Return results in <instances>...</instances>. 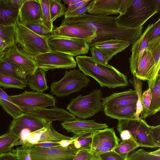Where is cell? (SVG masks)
Segmentation results:
<instances>
[{
	"label": "cell",
	"mask_w": 160,
	"mask_h": 160,
	"mask_svg": "<svg viewBox=\"0 0 160 160\" xmlns=\"http://www.w3.org/2000/svg\"><path fill=\"white\" fill-rule=\"evenodd\" d=\"M75 25L85 26L95 32L97 37L92 43L119 39L132 44L142 33L143 27L133 28L124 26L118 22L115 17L96 15L88 13L77 17L64 18L60 25Z\"/></svg>",
	"instance_id": "obj_1"
},
{
	"label": "cell",
	"mask_w": 160,
	"mask_h": 160,
	"mask_svg": "<svg viewBox=\"0 0 160 160\" xmlns=\"http://www.w3.org/2000/svg\"><path fill=\"white\" fill-rule=\"evenodd\" d=\"M76 58L80 71L95 79L102 87L115 88L128 86V77L112 66L97 62L92 57L85 55Z\"/></svg>",
	"instance_id": "obj_2"
},
{
	"label": "cell",
	"mask_w": 160,
	"mask_h": 160,
	"mask_svg": "<svg viewBox=\"0 0 160 160\" xmlns=\"http://www.w3.org/2000/svg\"><path fill=\"white\" fill-rule=\"evenodd\" d=\"M122 140L132 139L139 147L157 148L155 142L160 139V125H148L146 120L140 118L118 120L117 127Z\"/></svg>",
	"instance_id": "obj_3"
},
{
	"label": "cell",
	"mask_w": 160,
	"mask_h": 160,
	"mask_svg": "<svg viewBox=\"0 0 160 160\" xmlns=\"http://www.w3.org/2000/svg\"><path fill=\"white\" fill-rule=\"evenodd\" d=\"M159 12L155 0H129L125 11L116 19L124 26L138 28Z\"/></svg>",
	"instance_id": "obj_4"
},
{
	"label": "cell",
	"mask_w": 160,
	"mask_h": 160,
	"mask_svg": "<svg viewBox=\"0 0 160 160\" xmlns=\"http://www.w3.org/2000/svg\"><path fill=\"white\" fill-rule=\"evenodd\" d=\"M15 43L31 57L51 51L48 39L20 23L18 19L14 25Z\"/></svg>",
	"instance_id": "obj_5"
},
{
	"label": "cell",
	"mask_w": 160,
	"mask_h": 160,
	"mask_svg": "<svg viewBox=\"0 0 160 160\" xmlns=\"http://www.w3.org/2000/svg\"><path fill=\"white\" fill-rule=\"evenodd\" d=\"M102 96L101 89L94 90L86 95H80L71 100L67 109L78 118H90L103 110Z\"/></svg>",
	"instance_id": "obj_6"
},
{
	"label": "cell",
	"mask_w": 160,
	"mask_h": 160,
	"mask_svg": "<svg viewBox=\"0 0 160 160\" xmlns=\"http://www.w3.org/2000/svg\"><path fill=\"white\" fill-rule=\"evenodd\" d=\"M90 81L88 78L81 73L79 70L66 71L60 80L54 81L51 83V92L60 97L67 96L79 92L87 86Z\"/></svg>",
	"instance_id": "obj_7"
},
{
	"label": "cell",
	"mask_w": 160,
	"mask_h": 160,
	"mask_svg": "<svg viewBox=\"0 0 160 160\" xmlns=\"http://www.w3.org/2000/svg\"><path fill=\"white\" fill-rule=\"evenodd\" d=\"M33 58L38 68L46 72L56 69L73 68L77 65L73 56L52 51L41 54Z\"/></svg>",
	"instance_id": "obj_8"
},
{
	"label": "cell",
	"mask_w": 160,
	"mask_h": 160,
	"mask_svg": "<svg viewBox=\"0 0 160 160\" xmlns=\"http://www.w3.org/2000/svg\"><path fill=\"white\" fill-rule=\"evenodd\" d=\"M10 96L15 104L28 108H45L55 106L57 102L52 95L36 91L25 90L21 94Z\"/></svg>",
	"instance_id": "obj_9"
},
{
	"label": "cell",
	"mask_w": 160,
	"mask_h": 160,
	"mask_svg": "<svg viewBox=\"0 0 160 160\" xmlns=\"http://www.w3.org/2000/svg\"><path fill=\"white\" fill-rule=\"evenodd\" d=\"M51 51L59 52L73 57L87 53L89 44L80 39L68 38L53 37L48 40Z\"/></svg>",
	"instance_id": "obj_10"
},
{
	"label": "cell",
	"mask_w": 160,
	"mask_h": 160,
	"mask_svg": "<svg viewBox=\"0 0 160 160\" xmlns=\"http://www.w3.org/2000/svg\"><path fill=\"white\" fill-rule=\"evenodd\" d=\"M78 150L71 144L50 148L31 147L32 160H73Z\"/></svg>",
	"instance_id": "obj_11"
},
{
	"label": "cell",
	"mask_w": 160,
	"mask_h": 160,
	"mask_svg": "<svg viewBox=\"0 0 160 160\" xmlns=\"http://www.w3.org/2000/svg\"><path fill=\"white\" fill-rule=\"evenodd\" d=\"M8 58L26 77L33 74L38 68L34 59L15 43L5 51Z\"/></svg>",
	"instance_id": "obj_12"
},
{
	"label": "cell",
	"mask_w": 160,
	"mask_h": 160,
	"mask_svg": "<svg viewBox=\"0 0 160 160\" xmlns=\"http://www.w3.org/2000/svg\"><path fill=\"white\" fill-rule=\"evenodd\" d=\"M160 63L156 62L151 52L146 49L133 76L141 80L147 81L148 88H151L160 74Z\"/></svg>",
	"instance_id": "obj_13"
},
{
	"label": "cell",
	"mask_w": 160,
	"mask_h": 160,
	"mask_svg": "<svg viewBox=\"0 0 160 160\" xmlns=\"http://www.w3.org/2000/svg\"><path fill=\"white\" fill-rule=\"evenodd\" d=\"M120 141L113 128L98 130L92 136L90 150L96 155L112 151Z\"/></svg>",
	"instance_id": "obj_14"
},
{
	"label": "cell",
	"mask_w": 160,
	"mask_h": 160,
	"mask_svg": "<svg viewBox=\"0 0 160 160\" xmlns=\"http://www.w3.org/2000/svg\"><path fill=\"white\" fill-rule=\"evenodd\" d=\"M54 37L68 38L83 40L92 43L97 37L95 31L84 25L60 26L52 31Z\"/></svg>",
	"instance_id": "obj_15"
},
{
	"label": "cell",
	"mask_w": 160,
	"mask_h": 160,
	"mask_svg": "<svg viewBox=\"0 0 160 160\" xmlns=\"http://www.w3.org/2000/svg\"><path fill=\"white\" fill-rule=\"evenodd\" d=\"M17 105L21 110L22 113L32 114L49 122L57 120L63 122L72 121L77 118L75 116L69 112L67 111L62 108L56 107L50 109H41Z\"/></svg>",
	"instance_id": "obj_16"
},
{
	"label": "cell",
	"mask_w": 160,
	"mask_h": 160,
	"mask_svg": "<svg viewBox=\"0 0 160 160\" xmlns=\"http://www.w3.org/2000/svg\"><path fill=\"white\" fill-rule=\"evenodd\" d=\"M48 122L32 114L22 113L19 117L13 119L9 126V131L19 136L20 131L24 128L35 132L45 127Z\"/></svg>",
	"instance_id": "obj_17"
},
{
	"label": "cell",
	"mask_w": 160,
	"mask_h": 160,
	"mask_svg": "<svg viewBox=\"0 0 160 160\" xmlns=\"http://www.w3.org/2000/svg\"><path fill=\"white\" fill-rule=\"evenodd\" d=\"M153 24V23L149 24L140 37L132 44L129 62L130 70L133 75H134L137 66L146 50Z\"/></svg>",
	"instance_id": "obj_18"
},
{
	"label": "cell",
	"mask_w": 160,
	"mask_h": 160,
	"mask_svg": "<svg viewBox=\"0 0 160 160\" xmlns=\"http://www.w3.org/2000/svg\"><path fill=\"white\" fill-rule=\"evenodd\" d=\"M61 124L68 132L75 135L94 133L108 127L106 124L98 123L93 120H86L77 118L72 121H64Z\"/></svg>",
	"instance_id": "obj_19"
},
{
	"label": "cell",
	"mask_w": 160,
	"mask_h": 160,
	"mask_svg": "<svg viewBox=\"0 0 160 160\" xmlns=\"http://www.w3.org/2000/svg\"><path fill=\"white\" fill-rule=\"evenodd\" d=\"M18 20L22 24H42V10L39 0H25L19 11Z\"/></svg>",
	"instance_id": "obj_20"
},
{
	"label": "cell",
	"mask_w": 160,
	"mask_h": 160,
	"mask_svg": "<svg viewBox=\"0 0 160 160\" xmlns=\"http://www.w3.org/2000/svg\"><path fill=\"white\" fill-rule=\"evenodd\" d=\"M138 97L134 90L130 89L123 92H114L109 96L102 98L101 104L103 109L127 105L136 103Z\"/></svg>",
	"instance_id": "obj_21"
},
{
	"label": "cell",
	"mask_w": 160,
	"mask_h": 160,
	"mask_svg": "<svg viewBox=\"0 0 160 160\" xmlns=\"http://www.w3.org/2000/svg\"><path fill=\"white\" fill-rule=\"evenodd\" d=\"M121 0H94L88 5V13L96 15L108 16L119 14Z\"/></svg>",
	"instance_id": "obj_22"
},
{
	"label": "cell",
	"mask_w": 160,
	"mask_h": 160,
	"mask_svg": "<svg viewBox=\"0 0 160 160\" xmlns=\"http://www.w3.org/2000/svg\"><path fill=\"white\" fill-rule=\"evenodd\" d=\"M131 43L121 40L112 39L96 42L89 44L103 53L109 61L114 56L128 48Z\"/></svg>",
	"instance_id": "obj_23"
},
{
	"label": "cell",
	"mask_w": 160,
	"mask_h": 160,
	"mask_svg": "<svg viewBox=\"0 0 160 160\" xmlns=\"http://www.w3.org/2000/svg\"><path fill=\"white\" fill-rule=\"evenodd\" d=\"M32 141L34 144L46 142H58L62 140H71V137L57 132L53 127L52 122H49L42 129L32 132L31 135Z\"/></svg>",
	"instance_id": "obj_24"
},
{
	"label": "cell",
	"mask_w": 160,
	"mask_h": 160,
	"mask_svg": "<svg viewBox=\"0 0 160 160\" xmlns=\"http://www.w3.org/2000/svg\"><path fill=\"white\" fill-rule=\"evenodd\" d=\"M136 103L121 107L106 108L103 109L105 115L118 120L131 119L134 118L136 111Z\"/></svg>",
	"instance_id": "obj_25"
},
{
	"label": "cell",
	"mask_w": 160,
	"mask_h": 160,
	"mask_svg": "<svg viewBox=\"0 0 160 160\" xmlns=\"http://www.w3.org/2000/svg\"><path fill=\"white\" fill-rule=\"evenodd\" d=\"M46 72L43 69L38 68L33 74L28 76L27 84L31 90L43 92L48 89Z\"/></svg>",
	"instance_id": "obj_26"
},
{
	"label": "cell",
	"mask_w": 160,
	"mask_h": 160,
	"mask_svg": "<svg viewBox=\"0 0 160 160\" xmlns=\"http://www.w3.org/2000/svg\"><path fill=\"white\" fill-rule=\"evenodd\" d=\"M0 74L26 80V77L5 56L0 59Z\"/></svg>",
	"instance_id": "obj_27"
},
{
	"label": "cell",
	"mask_w": 160,
	"mask_h": 160,
	"mask_svg": "<svg viewBox=\"0 0 160 160\" xmlns=\"http://www.w3.org/2000/svg\"><path fill=\"white\" fill-rule=\"evenodd\" d=\"M19 12L8 8L0 0V24L5 26L14 25L18 19Z\"/></svg>",
	"instance_id": "obj_28"
},
{
	"label": "cell",
	"mask_w": 160,
	"mask_h": 160,
	"mask_svg": "<svg viewBox=\"0 0 160 160\" xmlns=\"http://www.w3.org/2000/svg\"><path fill=\"white\" fill-rule=\"evenodd\" d=\"M152 98L147 117L151 116L160 110V74L157 76L153 86L151 88Z\"/></svg>",
	"instance_id": "obj_29"
},
{
	"label": "cell",
	"mask_w": 160,
	"mask_h": 160,
	"mask_svg": "<svg viewBox=\"0 0 160 160\" xmlns=\"http://www.w3.org/2000/svg\"><path fill=\"white\" fill-rule=\"evenodd\" d=\"M19 139L18 135L9 131L0 136V154L12 152V148Z\"/></svg>",
	"instance_id": "obj_30"
},
{
	"label": "cell",
	"mask_w": 160,
	"mask_h": 160,
	"mask_svg": "<svg viewBox=\"0 0 160 160\" xmlns=\"http://www.w3.org/2000/svg\"><path fill=\"white\" fill-rule=\"evenodd\" d=\"M26 80L0 74V86L4 88H15L23 89L27 86Z\"/></svg>",
	"instance_id": "obj_31"
},
{
	"label": "cell",
	"mask_w": 160,
	"mask_h": 160,
	"mask_svg": "<svg viewBox=\"0 0 160 160\" xmlns=\"http://www.w3.org/2000/svg\"><path fill=\"white\" fill-rule=\"evenodd\" d=\"M127 160H160V149L152 152L140 149L129 154Z\"/></svg>",
	"instance_id": "obj_32"
},
{
	"label": "cell",
	"mask_w": 160,
	"mask_h": 160,
	"mask_svg": "<svg viewBox=\"0 0 160 160\" xmlns=\"http://www.w3.org/2000/svg\"><path fill=\"white\" fill-rule=\"evenodd\" d=\"M139 147L138 145L132 139H129L122 140L112 151L127 158L130 153Z\"/></svg>",
	"instance_id": "obj_33"
},
{
	"label": "cell",
	"mask_w": 160,
	"mask_h": 160,
	"mask_svg": "<svg viewBox=\"0 0 160 160\" xmlns=\"http://www.w3.org/2000/svg\"><path fill=\"white\" fill-rule=\"evenodd\" d=\"M132 84L138 97V100L136 102V111L134 116V118L139 120L140 115L142 109V88L143 82L142 80L136 78L133 76L132 80H129Z\"/></svg>",
	"instance_id": "obj_34"
},
{
	"label": "cell",
	"mask_w": 160,
	"mask_h": 160,
	"mask_svg": "<svg viewBox=\"0 0 160 160\" xmlns=\"http://www.w3.org/2000/svg\"><path fill=\"white\" fill-rule=\"evenodd\" d=\"M0 38L6 42L8 49L12 47L15 43L14 25L0 24Z\"/></svg>",
	"instance_id": "obj_35"
},
{
	"label": "cell",
	"mask_w": 160,
	"mask_h": 160,
	"mask_svg": "<svg viewBox=\"0 0 160 160\" xmlns=\"http://www.w3.org/2000/svg\"><path fill=\"white\" fill-rule=\"evenodd\" d=\"M61 0H50L49 9L51 20L53 22L58 18L65 15L66 7Z\"/></svg>",
	"instance_id": "obj_36"
},
{
	"label": "cell",
	"mask_w": 160,
	"mask_h": 160,
	"mask_svg": "<svg viewBox=\"0 0 160 160\" xmlns=\"http://www.w3.org/2000/svg\"><path fill=\"white\" fill-rule=\"evenodd\" d=\"M42 10V24L52 31L54 27L51 18L49 9L50 0H39Z\"/></svg>",
	"instance_id": "obj_37"
},
{
	"label": "cell",
	"mask_w": 160,
	"mask_h": 160,
	"mask_svg": "<svg viewBox=\"0 0 160 160\" xmlns=\"http://www.w3.org/2000/svg\"><path fill=\"white\" fill-rule=\"evenodd\" d=\"M93 133H88L75 135L72 137L74 139L72 145L77 150L81 147L90 148L92 141V136Z\"/></svg>",
	"instance_id": "obj_38"
},
{
	"label": "cell",
	"mask_w": 160,
	"mask_h": 160,
	"mask_svg": "<svg viewBox=\"0 0 160 160\" xmlns=\"http://www.w3.org/2000/svg\"><path fill=\"white\" fill-rule=\"evenodd\" d=\"M23 25L35 33L48 40L54 37L52 31H50L42 24L27 23Z\"/></svg>",
	"instance_id": "obj_39"
},
{
	"label": "cell",
	"mask_w": 160,
	"mask_h": 160,
	"mask_svg": "<svg viewBox=\"0 0 160 160\" xmlns=\"http://www.w3.org/2000/svg\"><path fill=\"white\" fill-rule=\"evenodd\" d=\"M0 104L6 112L11 115L13 119L19 117L22 113L21 110L12 102L0 98Z\"/></svg>",
	"instance_id": "obj_40"
},
{
	"label": "cell",
	"mask_w": 160,
	"mask_h": 160,
	"mask_svg": "<svg viewBox=\"0 0 160 160\" xmlns=\"http://www.w3.org/2000/svg\"><path fill=\"white\" fill-rule=\"evenodd\" d=\"M146 49L151 52L156 62L160 63V37L149 40Z\"/></svg>",
	"instance_id": "obj_41"
},
{
	"label": "cell",
	"mask_w": 160,
	"mask_h": 160,
	"mask_svg": "<svg viewBox=\"0 0 160 160\" xmlns=\"http://www.w3.org/2000/svg\"><path fill=\"white\" fill-rule=\"evenodd\" d=\"M152 98V90L151 88L143 92L142 94V109L140 118L143 119L147 118V114L150 105Z\"/></svg>",
	"instance_id": "obj_42"
},
{
	"label": "cell",
	"mask_w": 160,
	"mask_h": 160,
	"mask_svg": "<svg viewBox=\"0 0 160 160\" xmlns=\"http://www.w3.org/2000/svg\"><path fill=\"white\" fill-rule=\"evenodd\" d=\"M97 158L90 148L81 147L78 149L73 160H91Z\"/></svg>",
	"instance_id": "obj_43"
},
{
	"label": "cell",
	"mask_w": 160,
	"mask_h": 160,
	"mask_svg": "<svg viewBox=\"0 0 160 160\" xmlns=\"http://www.w3.org/2000/svg\"><path fill=\"white\" fill-rule=\"evenodd\" d=\"M31 147L29 146H21L14 151L12 150V152L15 153L17 160H32Z\"/></svg>",
	"instance_id": "obj_44"
},
{
	"label": "cell",
	"mask_w": 160,
	"mask_h": 160,
	"mask_svg": "<svg viewBox=\"0 0 160 160\" xmlns=\"http://www.w3.org/2000/svg\"><path fill=\"white\" fill-rule=\"evenodd\" d=\"M96 155L99 160H127L128 158L113 151L98 153Z\"/></svg>",
	"instance_id": "obj_45"
},
{
	"label": "cell",
	"mask_w": 160,
	"mask_h": 160,
	"mask_svg": "<svg viewBox=\"0 0 160 160\" xmlns=\"http://www.w3.org/2000/svg\"><path fill=\"white\" fill-rule=\"evenodd\" d=\"M90 51L92 59L95 61L105 65L108 64V58L98 49L91 47Z\"/></svg>",
	"instance_id": "obj_46"
},
{
	"label": "cell",
	"mask_w": 160,
	"mask_h": 160,
	"mask_svg": "<svg viewBox=\"0 0 160 160\" xmlns=\"http://www.w3.org/2000/svg\"><path fill=\"white\" fill-rule=\"evenodd\" d=\"M4 4L8 8L19 11L25 0H2Z\"/></svg>",
	"instance_id": "obj_47"
},
{
	"label": "cell",
	"mask_w": 160,
	"mask_h": 160,
	"mask_svg": "<svg viewBox=\"0 0 160 160\" xmlns=\"http://www.w3.org/2000/svg\"><path fill=\"white\" fill-rule=\"evenodd\" d=\"M88 5L76 9L69 13L65 14L64 18H70L81 16L88 13Z\"/></svg>",
	"instance_id": "obj_48"
},
{
	"label": "cell",
	"mask_w": 160,
	"mask_h": 160,
	"mask_svg": "<svg viewBox=\"0 0 160 160\" xmlns=\"http://www.w3.org/2000/svg\"><path fill=\"white\" fill-rule=\"evenodd\" d=\"M151 29L149 40L160 37V18L153 23Z\"/></svg>",
	"instance_id": "obj_49"
},
{
	"label": "cell",
	"mask_w": 160,
	"mask_h": 160,
	"mask_svg": "<svg viewBox=\"0 0 160 160\" xmlns=\"http://www.w3.org/2000/svg\"><path fill=\"white\" fill-rule=\"evenodd\" d=\"M91 1L90 0H82L79 2L69 6L67 8L65 14L69 13L81 7L87 6Z\"/></svg>",
	"instance_id": "obj_50"
},
{
	"label": "cell",
	"mask_w": 160,
	"mask_h": 160,
	"mask_svg": "<svg viewBox=\"0 0 160 160\" xmlns=\"http://www.w3.org/2000/svg\"><path fill=\"white\" fill-rule=\"evenodd\" d=\"M59 145L57 142H46L39 143L32 145V147H39L42 148H50Z\"/></svg>",
	"instance_id": "obj_51"
},
{
	"label": "cell",
	"mask_w": 160,
	"mask_h": 160,
	"mask_svg": "<svg viewBox=\"0 0 160 160\" xmlns=\"http://www.w3.org/2000/svg\"><path fill=\"white\" fill-rule=\"evenodd\" d=\"M0 160H17L16 155L13 152L0 154Z\"/></svg>",
	"instance_id": "obj_52"
},
{
	"label": "cell",
	"mask_w": 160,
	"mask_h": 160,
	"mask_svg": "<svg viewBox=\"0 0 160 160\" xmlns=\"http://www.w3.org/2000/svg\"><path fill=\"white\" fill-rule=\"evenodd\" d=\"M74 141V139L72 138L71 140H62L58 142V143L61 146L63 147H66L72 144Z\"/></svg>",
	"instance_id": "obj_53"
},
{
	"label": "cell",
	"mask_w": 160,
	"mask_h": 160,
	"mask_svg": "<svg viewBox=\"0 0 160 160\" xmlns=\"http://www.w3.org/2000/svg\"><path fill=\"white\" fill-rule=\"evenodd\" d=\"M7 49L6 43L0 38V52H4Z\"/></svg>",
	"instance_id": "obj_54"
},
{
	"label": "cell",
	"mask_w": 160,
	"mask_h": 160,
	"mask_svg": "<svg viewBox=\"0 0 160 160\" xmlns=\"http://www.w3.org/2000/svg\"><path fill=\"white\" fill-rule=\"evenodd\" d=\"M82 0H63L64 3L70 6L81 1Z\"/></svg>",
	"instance_id": "obj_55"
},
{
	"label": "cell",
	"mask_w": 160,
	"mask_h": 160,
	"mask_svg": "<svg viewBox=\"0 0 160 160\" xmlns=\"http://www.w3.org/2000/svg\"><path fill=\"white\" fill-rule=\"evenodd\" d=\"M156 2L158 8V9L159 11L160 8V0H155Z\"/></svg>",
	"instance_id": "obj_56"
},
{
	"label": "cell",
	"mask_w": 160,
	"mask_h": 160,
	"mask_svg": "<svg viewBox=\"0 0 160 160\" xmlns=\"http://www.w3.org/2000/svg\"><path fill=\"white\" fill-rule=\"evenodd\" d=\"M5 56V52H0V59Z\"/></svg>",
	"instance_id": "obj_57"
},
{
	"label": "cell",
	"mask_w": 160,
	"mask_h": 160,
	"mask_svg": "<svg viewBox=\"0 0 160 160\" xmlns=\"http://www.w3.org/2000/svg\"><path fill=\"white\" fill-rule=\"evenodd\" d=\"M91 160H99V159L98 158H96L95 159H93Z\"/></svg>",
	"instance_id": "obj_58"
}]
</instances>
